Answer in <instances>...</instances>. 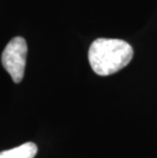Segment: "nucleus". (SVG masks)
<instances>
[{"mask_svg": "<svg viewBox=\"0 0 157 158\" xmlns=\"http://www.w3.org/2000/svg\"><path fill=\"white\" fill-rule=\"evenodd\" d=\"M38 151L37 145L33 142H28L12 149L0 152V158H34Z\"/></svg>", "mask_w": 157, "mask_h": 158, "instance_id": "3", "label": "nucleus"}, {"mask_svg": "<svg viewBox=\"0 0 157 158\" xmlns=\"http://www.w3.org/2000/svg\"><path fill=\"white\" fill-rule=\"evenodd\" d=\"M134 51L128 42L119 39L99 38L89 48V62L99 76H109L126 66Z\"/></svg>", "mask_w": 157, "mask_h": 158, "instance_id": "1", "label": "nucleus"}, {"mask_svg": "<svg viewBox=\"0 0 157 158\" xmlns=\"http://www.w3.org/2000/svg\"><path fill=\"white\" fill-rule=\"evenodd\" d=\"M27 52L28 46L23 37H15L10 40L2 52L1 62L3 68L16 84L21 83L24 78Z\"/></svg>", "mask_w": 157, "mask_h": 158, "instance_id": "2", "label": "nucleus"}]
</instances>
